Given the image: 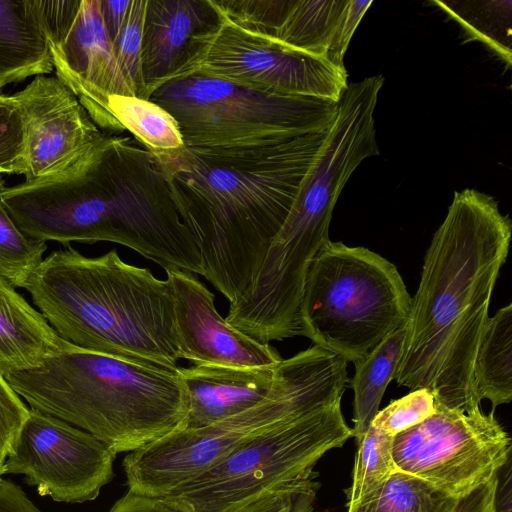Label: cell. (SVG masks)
I'll use <instances>...</instances> for the list:
<instances>
[{
    "label": "cell",
    "mask_w": 512,
    "mask_h": 512,
    "mask_svg": "<svg viewBox=\"0 0 512 512\" xmlns=\"http://www.w3.org/2000/svg\"><path fill=\"white\" fill-rule=\"evenodd\" d=\"M511 236V220L492 196L475 189L454 193L411 298L394 376L399 386L427 389L450 409L480 408L475 358Z\"/></svg>",
    "instance_id": "1"
},
{
    "label": "cell",
    "mask_w": 512,
    "mask_h": 512,
    "mask_svg": "<svg viewBox=\"0 0 512 512\" xmlns=\"http://www.w3.org/2000/svg\"><path fill=\"white\" fill-rule=\"evenodd\" d=\"M406 325L388 335L363 361L355 364L348 383L353 390L352 437L362 436L370 427L385 390L394 379L401 358Z\"/></svg>",
    "instance_id": "22"
},
{
    "label": "cell",
    "mask_w": 512,
    "mask_h": 512,
    "mask_svg": "<svg viewBox=\"0 0 512 512\" xmlns=\"http://www.w3.org/2000/svg\"><path fill=\"white\" fill-rule=\"evenodd\" d=\"M192 74L335 103L348 86L346 68L248 33L220 15L215 26L192 39L183 63L169 80Z\"/></svg>",
    "instance_id": "11"
},
{
    "label": "cell",
    "mask_w": 512,
    "mask_h": 512,
    "mask_svg": "<svg viewBox=\"0 0 512 512\" xmlns=\"http://www.w3.org/2000/svg\"><path fill=\"white\" fill-rule=\"evenodd\" d=\"M511 439L481 407L470 412L435 402V412L396 435L392 455L398 471L454 499L496 477L510 460Z\"/></svg>",
    "instance_id": "10"
},
{
    "label": "cell",
    "mask_w": 512,
    "mask_h": 512,
    "mask_svg": "<svg viewBox=\"0 0 512 512\" xmlns=\"http://www.w3.org/2000/svg\"><path fill=\"white\" fill-rule=\"evenodd\" d=\"M327 129L263 146L152 153L197 240L203 276L229 303L253 285Z\"/></svg>",
    "instance_id": "2"
},
{
    "label": "cell",
    "mask_w": 512,
    "mask_h": 512,
    "mask_svg": "<svg viewBox=\"0 0 512 512\" xmlns=\"http://www.w3.org/2000/svg\"><path fill=\"white\" fill-rule=\"evenodd\" d=\"M63 340L169 370L181 359L167 279L113 249L87 257L66 246L44 258L23 287Z\"/></svg>",
    "instance_id": "4"
},
{
    "label": "cell",
    "mask_w": 512,
    "mask_h": 512,
    "mask_svg": "<svg viewBox=\"0 0 512 512\" xmlns=\"http://www.w3.org/2000/svg\"><path fill=\"white\" fill-rule=\"evenodd\" d=\"M4 184L0 176V278L15 288H23L43 260L47 245L26 236L16 226L2 200Z\"/></svg>",
    "instance_id": "27"
},
{
    "label": "cell",
    "mask_w": 512,
    "mask_h": 512,
    "mask_svg": "<svg viewBox=\"0 0 512 512\" xmlns=\"http://www.w3.org/2000/svg\"><path fill=\"white\" fill-rule=\"evenodd\" d=\"M53 70L33 0H0V90Z\"/></svg>",
    "instance_id": "20"
},
{
    "label": "cell",
    "mask_w": 512,
    "mask_h": 512,
    "mask_svg": "<svg viewBox=\"0 0 512 512\" xmlns=\"http://www.w3.org/2000/svg\"><path fill=\"white\" fill-rule=\"evenodd\" d=\"M276 367L178 366L188 395L185 429L209 426L256 406L271 392Z\"/></svg>",
    "instance_id": "18"
},
{
    "label": "cell",
    "mask_w": 512,
    "mask_h": 512,
    "mask_svg": "<svg viewBox=\"0 0 512 512\" xmlns=\"http://www.w3.org/2000/svg\"><path fill=\"white\" fill-rule=\"evenodd\" d=\"M29 407L0 373V457L6 461L16 437L26 420Z\"/></svg>",
    "instance_id": "31"
},
{
    "label": "cell",
    "mask_w": 512,
    "mask_h": 512,
    "mask_svg": "<svg viewBox=\"0 0 512 512\" xmlns=\"http://www.w3.org/2000/svg\"><path fill=\"white\" fill-rule=\"evenodd\" d=\"M64 342L44 316L0 278V373L38 367Z\"/></svg>",
    "instance_id": "19"
},
{
    "label": "cell",
    "mask_w": 512,
    "mask_h": 512,
    "mask_svg": "<svg viewBox=\"0 0 512 512\" xmlns=\"http://www.w3.org/2000/svg\"><path fill=\"white\" fill-rule=\"evenodd\" d=\"M499 474L467 496L457 500L454 512H497Z\"/></svg>",
    "instance_id": "35"
},
{
    "label": "cell",
    "mask_w": 512,
    "mask_h": 512,
    "mask_svg": "<svg viewBox=\"0 0 512 512\" xmlns=\"http://www.w3.org/2000/svg\"><path fill=\"white\" fill-rule=\"evenodd\" d=\"M5 379L29 408L92 434L116 454L186 427L188 395L177 369L65 341L38 367Z\"/></svg>",
    "instance_id": "5"
},
{
    "label": "cell",
    "mask_w": 512,
    "mask_h": 512,
    "mask_svg": "<svg viewBox=\"0 0 512 512\" xmlns=\"http://www.w3.org/2000/svg\"><path fill=\"white\" fill-rule=\"evenodd\" d=\"M218 21L211 0H147L141 50L145 99L180 67L192 39Z\"/></svg>",
    "instance_id": "17"
},
{
    "label": "cell",
    "mask_w": 512,
    "mask_h": 512,
    "mask_svg": "<svg viewBox=\"0 0 512 512\" xmlns=\"http://www.w3.org/2000/svg\"><path fill=\"white\" fill-rule=\"evenodd\" d=\"M411 298L386 258L329 240L306 274L299 310L302 336L355 365L407 324Z\"/></svg>",
    "instance_id": "7"
},
{
    "label": "cell",
    "mask_w": 512,
    "mask_h": 512,
    "mask_svg": "<svg viewBox=\"0 0 512 512\" xmlns=\"http://www.w3.org/2000/svg\"><path fill=\"white\" fill-rule=\"evenodd\" d=\"M131 0H100V12L106 33L111 41L117 38L126 18Z\"/></svg>",
    "instance_id": "37"
},
{
    "label": "cell",
    "mask_w": 512,
    "mask_h": 512,
    "mask_svg": "<svg viewBox=\"0 0 512 512\" xmlns=\"http://www.w3.org/2000/svg\"><path fill=\"white\" fill-rule=\"evenodd\" d=\"M372 3V0H349L346 12L337 28L335 38L327 52L328 60L334 65L340 68H345L344 55L356 28Z\"/></svg>",
    "instance_id": "33"
},
{
    "label": "cell",
    "mask_w": 512,
    "mask_h": 512,
    "mask_svg": "<svg viewBox=\"0 0 512 512\" xmlns=\"http://www.w3.org/2000/svg\"><path fill=\"white\" fill-rule=\"evenodd\" d=\"M315 478L283 484L269 489L233 512H294Z\"/></svg>",
    "instance_id": "32"
},
{
    "label": "cell",
    "mask_w": 512,
    "mask_h": 512,
    "mask_svg": "<svg viewBox=\"0 0 512 512\" xmlns=\"http://www.w3.org/2000/svg\"><path fill=\"white\" fill-rule=\"evenodd\" d=\"M147 0H131L126 18L112 43L114 57L133 95L145 99L141 50Z\"/></svg>",
    "instance_id": "28"
},
{
    "label": "cell",
    "mask_w": 512,
    "mask_h": 512,
    "mask_svg": "<svg viewBox=\"0 0 512 512\" xmlns=\"http://www.w3.org/2000/svg\"><path fill=\"white\" fill-rule=\"evenodd\" d=\"M393 440L394 437L372 425L356 439L357 452L352 483L345 490L346 505L368 497L398 471L392 455Z\"/></svg>",
    "instance_id": "26"
},
{
    "label": "cell",
    "mask_w": 512,
    "mask_h": 512,
    "mask_svg": "<svg viewBox=\"0 0 512 512\" xmlns=\"http://www.w3.org/2000/svg\"><path fill=\"white\" fill-rule=\"evenodd\" d=\"M26 136L20 107L13 95L0 94V174L25 175Z\"/></svg>",
    "instance_id": "29"
},
{
    "label": "cell",
    "mask_w": 512,
    "mask_h": 512,
    "mask_svg": "<svg viewBox=\"0 0 512 512\" xmlns=\"http://www.w3.org/2000/svg\"><path fill=\"white\" fill-rule=\"evenodd\" d=\"M116 455L92 434L29 408L3 470L23 475L41 496L83 503L113 479Z\"/></svg>",
    "instance_id": "13"
},
{
    "label": "cell",
    "mask_w": 512,
    "mask_h": 512,
    "mask_svg": "<svg viewBox=\"0 0 512 512\" xmlns=\"http://www.w3.org/2000/svg\"><path fill=\"white\" fill-rule=\"evenodd\" d=\"M351 437L338 401L252 436L163 498L182 512H233L269 489L315 478L324 454Z\"/></svg>",
    "instance_id": "9"
},
{
    "label": "cell",
    "mask_w": 512,
    "mask_h": 512,
    "mask_svg": "<svg viewBox=\"0 0 512 512\" xmlns=\"http://www.w3.org/2000/svg\"><path fill=\"white\" fill-rule=\"evenodd\" d=\"M174 299L175 327L181 359L194 366L273 367L283 358L232 327L217 311L214 294L192 273L164 268Z\"/></svg>",
    "instance_id": "15"
},
{
    "label": "cell",
    "mask_w": 512,
    "mask_h": 512,
    "mask_svg": "<svg viewBox=\"0 0 512 512\" xmlns=\"http://www.w3.org/2000/svg\"><path fill=\"white\" fill-rule=\"evenodd\" d=\"M48 40L56 77L77 97L93 122L119 134L108 95L134 96L121 75L103 25L100 0H33Z\"/></svg>",
    "instance_id": "12"
},
{
    "label": "cell",
    "mask_w": 512,
    "mask_h": 512,
    "mask_svg": "<svg viewBox=\"0 0 512 512\" xmlns=\"http://www.w3.org/2000/svg\"><path fill=\"white\" fill-rule=\"evenodd\" d=\"M347 361L312 345L276 367L268 396L215 424L170 433L123 459L128 490L163 497L213 467L252 436L279 423L341 401Z\"/></svg>",
    "instance_id": "6"
},
{
    "label": "cell",
    "mask_w": 512,
    "mask_h": 512,
    "mask_svg": "<svg viewBox=\"0 0 512 512\" xmlns=\"http://www.w3.org/2000/svg\"><path fill=\"white\" fill-rule=\"evenodd\" d=\"M512 304L489 317L482 334L474 365L479 401L487 399L492 409L512 399Z\"/></svg>",
    "instance_id": "21"
},
{
    "label": "cell",
    "mask_w": 512,
    "mask_h": 512,
    "mask_svg": "<svg viewBox=\"0 0 512 512\" xmlns=\"http://www.w3.org/2000/svg\"><path fill=\"white\" fill-rule=\"evenodd\" d=\"M5 207L28 237L126 246L203 276L197 240L182 221L154 156L134 137L109 136L63 173L8 187Z\"/></svg>",
    "instance_id": "3"
},
{
    "label": "cell",
    "mask_w": 512,
    "mask_h": 512,
    "mask_svg": "<svg viewBox=\"0 0 512 512\" xmlns=\"http://www.w3.org/2000/svg\"><path fill=\"white\" fill-rule=\"evenodd\" d=\"M0 512H41L16 484L0 478Z\"/></svg>",
    "instance_id": "36"
},
{
    "label": "cell",
    "mask_w": 512,
    "mask_h": 512,
    "mask_svg": "<svg viewBox=\"0 0 512 512\" xmlns=\"http://www.w3.org/2000/svg\"><path fill=\"white\" fill-rule=\"evenodd\" d=\"M504 479L502 485L498 484L496 497L497 512H512V486H511V463L505 465Z\"/></svg>",
    "instance_id": "38"
},
{
    "label": "cell",
    "mask_w": 512,
    "mask_h": 512,
    "mask_svg": "<svg viewBox=\"0 0 512 512\" xmlns=\"http://www.w3.org/2000/svg\"><path fill=\"white\" fill-rule=\"evenodd\" d=\"M435 412V398L427 389L410 391L379 410L371 425L395 437L423 422Z\"/></svg>",
    "instance_id": "30"
},
{
    "label": "cell",
    "mask_w": 512,
    "mask_h": 512,
    "mask_svg": "<svg viewBox=\"0 0 512 512\" xmlns=\"http://www.w3.org/2000/svg\"><path fill=\"white\" fill-rule=\"evenodd\" d=\"M113 117L151 153L176 150L184 142L176 120L161 106L136 96L108 95Z\"/></svg>",
    "instance_id": "23"
},
{
    "label": "cell",
    "mask_w": 512,
    "mask_h": 512,
    "mask_svg": "<svg viewBox=\"0 0 512 512\" xmlns=\"http://www.w3.org/2000/svg\"><path fill=\"white\" fill-rule=\"evenodd\" d=\"M108 512H182L163 497L147 496L127 491Z\"/></svg>",
    "instance_id": "34"
},
{
    "label": "cell",
    "mask_w": 512,
    "mask_h": 512,
    "mask_svg": "<svg viewBox=\"0 0 512 512\" xmlns=\"http://www.w3.org/2000/svg\"><path fill=\"white\" fill-rule=\"evenodd\" d=\"M320 484L316 482L303 496L298 503L294 512H331L329 510H322L316 506L317 492Z\"/></svg>",
    "instance_id": "39"
},
{
    "label": "cell",
    "mask_w": 512,
    "mask_h": 512,
    "mask_svg": "<svg viewBox=\"0 0 512 512\" xmlns=\"http://www.w3.org/2000/svg\"><path fill=\"white\" fill-rule=\"evenodd\" d=\"M473 40L481 41L511 66V1H434Z\"/></svg>",
    "instance_id": "25"
},
{
    "label": "cell",
    "mask_w": 512,
    "mask_h": 512,
    "mask_svg": "<svg viewBox=\"0 0 512 512\" xmlns=\"http://www.w3.org/2000/svg\"><path fill=\"white\" fill-rule=\"evenodd\" d=\"M177 122L184 146L227 149L269 145L326 130L337 103L259 90L192 74L169 80L148 98Z\"/></svg>",
    "instance_id": "8"
},
{
    "label": "cell",
    "mask_w": 512,
    "mask_h": 512,
    "mask_svg": "<svg viewBox=\"0 0 512 512\" xmlns=\"http://www.w3.org/2000/svg\"><path fill=\"white\" fill-rule=\"evenodd\" d=\"M348 3L349 0H215L214 6L225 20L248 33L327 58Z\"/></svg>",
    "instance_id": "16"
},
{
    "label": "cell",
    "mask_w": 512,
    "mask_h": 512,
    "mask_svg": "<svg viewBox=\"0 0 512 512\" xmlns=\"http://www.w3.org/2000/svg\"><path fill=\"white\" fill-rule=\"evenodd\" d=\"M456 504L457 499L397 471L377 491L346 506L347 512H454Z\"/></svg>",
    "instance_id": "24"
},
{
    "label": "cell",
    "mask_w": 512,
    "mask_h": 512,
    "mask_svg": "<svg viewBox=\"0 0 512 512\" xmlns=\"http://www.w3.org/2000/svg\"><path fill=\"white\" fill-rule=\"evenodd\" d=\"M13 96L25 128L26 181L63 173L106 136L56 76H35Z\"/></svg>",
    "instance_id": "14"
}]
</instances>
